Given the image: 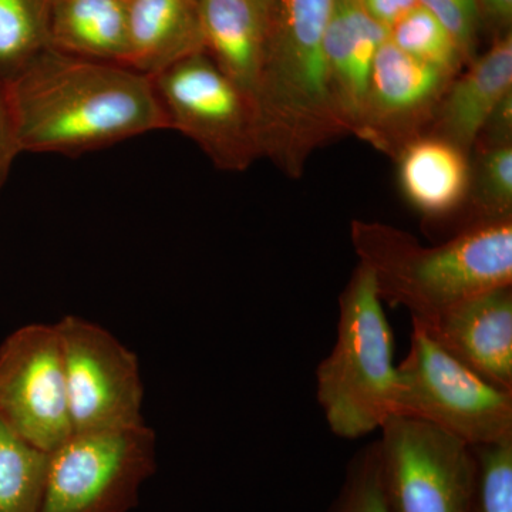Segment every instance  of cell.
I'll return each mask as SVG.
<instances>
[{
    "label": "cell",
    "mask_w": 512,
    "mask_h": 512,
    "mask_svg": "<svg viewBox=\"0 0 512 512\" xmlns=\"http://www.w3.org/2000/svg\"><path fill=\"white\" fill-rule=\"evenodd\" d=\"M0 420L47 453L72 436L56 323L23 326L0 345Z\"/></svg>",
    "instance_id": "10"
},
{
    "label": "cell",
    "mask_w": 512,
    "mask_h": 512,
    "mask_svg": "<svg viewBox=\"0 0 512 512\" xmlns=\"http://www.w3.org/2000/svg\"><path fill=\"white\" fill-rule=\"evenodd\" d=\"M50 453L0 420V512H37L45 491Z\"/></svg>",
    "instance_id": "19"
},
{
    "label": "cell",
    "mask_w": 512,
    "mask_h": 512,
    "mask_svg": "<svg viewBox=\"0 0 512 512\" xmlns=\"http://www.w3.org/2000/svg\"><path fill=\"white\" fill-rule=\"evenodd\" d=\"M512 93V33H500L483 55L451 80L429 133L471 156L485 121Z\"/></svg>",
    "instance_id": "13"
},
{
    "label": "cell",
    "mask_w": 512,
    "mask_h": 512,
    "mask_svg": "<svg viewBox=\"0 0 512 512\" xmlns=\"http://www.w3.org/2000/svg\"><path fill=\"white\" fill-rule=\"evenodd\" d=\"M420 326L458 362L512 392V286L467 299Z\"/></svg>",
    "instance_id": "12"
},
{
    "label": "cell",
    "mask_w": 512,
    "mask_h": 512,
    "mask_svg": "<svg viewBox=\"0 0 512 512\" xmlns=\"http://www.w3.org/2000/svg\"><path fill=\"white\" fill-rule=\"evenodd\" d=\"M470 158L439 137L417 138L396 157L404 197L426 217L454 214L466 204Z\"/></svg>",
    "instance_id": "17"
},
{
    "label": "cell",
    "mask_w": 512,
    "mask_h": 512,
    "mask_svg": "<svg viewBox=\"0 0 512 512\" xmlns=\"http://www.w3.org/2000/svg\"><path fill=\"white\" fill-rule=\"evenodd\" d=\"M477 5L481 19L490 20L501 33L511 30L512 0H477Z\"/></svg>",
    "instance_id": "29"
},
{
    "label": "cell",
    "mask_w": 512,
    "mask_h": 512,
    "mask_svg": "<svg viewBox=\"0 0 512 512\" xmlns=\"http://www.w3.org/2000/svg\"><path fill=\"white\" fill-rule=\"evenodd\" d=\"M20 154L80 156L168 130L147 74L49 49L5 84Z\"/></svg>",
    "instance_id": "1"
},
{
    "label": "cell",
    "mask_w": 512,
    "mask_h": 512,
    "mask_svg": "<svg viewBox=\"0 0 512 512\" xmlns=\"http://www.w3.org/2000/svg\"><path fill=\"white\" fill-rule=\"evenodd\" d=\"M128 3L130 0H50V49L127 66Z\"/></svg>",
    "instance_id": "18"
},
{
    "label": "cell",
    "mask_w": 512,
    "mask_h": 512,
    "mask_svg": "<svg viewBox=\"0 0 512 512\" xmlns=\"http://www.w3.org/2000/svg\"><path fill=\"white\" fill-rule=\"evenodd\" d=\"M200 52V0H130L128 67L153 76Z\"/></svg>",
    "instance_id": "16"
},
{
    "label": "cell",
    "mask_w": 512,
    "mask_h": 512,
    "mask_svg": "<svg viewBox=\"0 0 512 512\" xmlns=\"http://www.w3.org/2000/svg\"><path fill=\"white\" fill-rule=\"evenodd\" d=\"M394 414L433 424L470 447L512 437V392L458 362L417 323L397 365Z\"/></svg>",
    "instance_id": "5"
},
{
    "label": "cell",
    "mask_w": 512,
    "mask_h": 512,
    "mask_svg": "<svg viewBox=\"0 0 512 512\" xmlns=\"http://www.w3.org/2000/svg\"><path fill=\"white\" fill-rule=\"evenodd\" d=\"M200 12L205 55L254 100L268 47L272 3L200 0Z\"/></svg>",
    "instance_id": "15"
},
{
    "label": "cell",
    "mask_w": 512,
    "mask_h": 512,
    "mask_svg": "<svg viewBox=\"0 0 512 512\" xmlns=\"http://www.w3.org/2000/svg\"><path fill=\"white\" fill-rule=\"evenodd\" d=\"M148 77L168 130L191 138L218 170L242 173L262 157L254 100L204 52Z\"/></svg>",
    "instance_id": "6"
},
{
    "label": "cell",
    "mask_w": 512,
    "mask_h": 512,
    "mask_svg": "<svg viewBox=\"0 0 512 512\" xmlns=\"http://www.w3.org/2000/svg\"><path fill=\"white\" fill-rule=\"evenodd\" d=\"M466 204L473 214L467 225L512 218V146L477 150Z\"/></svg>",
    "instance_id": "21"
},
{
    "label": "cell",
    "mask_w": 512,
    "mask_h": 512,
    "mask_svg": "<svg viewBox=\"0 0 512 512\" xmlns=\"http://www.w3.org/2000/svg\"><path fill=\"white\" fill-rule=\"evenodd\" d=\"M49 12L50 0H0V82L50 49Z\"/></svg>",
    "instance_id": "20"
},
{
    "label": "cell",
    "mask_w": 512,
    "mask_h": 512,
    "mask_svg": "<svg viewBox=\"0 0 512 512\" xmlns=\"http://www.w3.org/2000/svg\"><path fill=\"white\" fill-rule=\"evenodd\" d=\"M471 450L474 480L470 512H512V437Z\"/></svg>",
    "instance_id": "23"
},
{
    "label": "cell",
    "mask_w": 512,
    "mask_h": 512,
    "mask_svg": "<svg viewBox=\"0 0 512 512\" xmlns=\"http://www.w3.org/2000/svg\"><path fill=\"white\" fill-rule=\"evenodd\" d=\"M501 146H512V93L495 107L474 144L476 150Z\"/></svg>",
    "instance_id": "26"
},
{
    "label": "cell",
    "mask_w": 512,
    "mask_h": 512,
    "mask_svg": "<svg viewBox=\"0 0 512 512\" xmlns=\"http://www.w3.org/2000/svg\"><path fill=\"white\" fill-rule=\"evenodd\" d=\"M19 154L12 114H10L8 93H6L5 83L0 82V192L8 183L13 163Z\"/></svg>",
    "instance_id": "27"
},
{
    "label": "cell",
    "mask_w": 512,
    "mask_h": 512,
    "mask_svg": "<svg viewBox=\"0 0 512 512\" xmlns=\"http://www.w3.org/2000/svg\"><path fill=\"white\" fill-rule=\"evenodd\" d=\"M389 30L370 18L357 0H335L325 33L333 100L349 134L355 133L369 90L373 64Z\"/></svg>",
    "instance_id": "14"
},
{
    "label": "cell",
    "mask_w": 512,
    "mask_h": 512,
    "mask_svg": "<svg viewBox=\"0 0 512 512\" xmlns=\"http://www.w3.org/2000/svg\"><path fill=\"white\" fill-rule=\"evenodd\" d=\"M377 468L389 512H470L473 450L433 424L406 416L384 421Z\"/></svg>",
    "instance_id": "8"
},
{
    "label": "cell",
    "mask_w": 512,
    "mask_h": 512,
    "mask_svg": "<svg viewBox=\"0 0 512 512\" xmlns=\"http://www.w3.org/2000/svg\"><path fill=\"white\" fill-rule=\"evenodd\" d=\"M156 434L133 429L73 433L50 453L37 512H128L156 471Z\"/></svg>",
    "instance_id": "7"
},
{
    "label": "cell",
    "mask_w": 512,
    "mask_h": 512,
    "mask_svg": "<svg viewBox=\"0 0 512 512\" xmlns=\"http://www.w3.org/2000/svg\"><path fill=\"white\" fill-rule=\"evenodd\" d=\"M350 241L380 299L407 309L420 325L481 293L512 286V218L467 225L434 247L392 225L353 220Z\"/></svg>",
    "instance_id": "3"
},
{
    "label": "cell",
    "mask_w": 512,
    "mask_h": 512,
    "mask_svg": "<svg viewBox=\"0 0 512 512\" xmlns=\"http://www.w3.org/2000/svg\"><path fill=\"white\" fill-rule=\"evenodd\" d=\"M56 326L73 433L144 426V389L134 352L79 316H66Z\"/></svg>",
    "instance_id": "9"
},
{
    "label": "cell",
    "mask_w": 512,
    "mask_h": 512,
    "mask_svg": "<svg viewBox=\"0 0 512 512\" xmlns=\"http://www.w3.org/2000/svg\"><path fill=\"white\" fill-rule=\"evenodd\" d=\"M330 512H389L380 487L375 443L350 461L345 483Z\"/></svg>",
    "instance_id": "24"
},
{
    "label": "cell",
    "mask_w": 512,
    "mask_h": 512,
    "mask_svg": "<svg viewBox=\"0 0 512 512\" xmlns=\"http://www.w3.org/2000/svg\"><path fill=\"white\" fill-rule=\"evenodd\" d=\"M335 0H274L255 90L262 157L298 180L319 148L349 134L330 90L325 33Z\"/></svg>",
    "instance_id": "2"
},
{
    "label": "cell",
    "mask_w": 512,
    "mask_h": 512,
    "mask_svg": "<svg viewBox=\"0 0 512 512\" xmlns=\"http://www.w3.org/2000/svg\"><path fill=\"white\" fill-rule=\"evenodd\" d=\"M394 336L369 269L357 264L339 296L335 345L316 370V396L330 431L362 439L394 414Z\"/></svg>",
    "instance_id": "4"
},
{
    "label": "cell",
    "mask_w": 512,
    "mask_h": 512,
    "mask_svg": "<svg viewBox=\"0 0 512 512\" xmlns=\"http://www.w3.org/2000/svg\"><path fill=\"white\" fill-rule=\"evenodd\" d=\"M419 5L439 20L470 63L481 22L477 0H419Z\"/></svg>",
    "instance_id": "25"
},
{
    "label": "cell",
    "mask_w": 512,
    "mask_h": 512,
    "mask_svg": "<svg viewBox=\"0 0 512 512\" xmlns=\"http://www.w3.org/2000/svg\"><path fill=\"white\" fill-rule=\"evenodd\" d=\"M370 18L387 30L419 6V0H357Z\"/></svg>",
    "instance_id": "28"
},
{
    "label": "cell",
    "mask_w": 512,
    "mask_h": 512,
    "mask_svg": "<svg viewBox=\"0 0 512 512\" xmlns=\"http://www.w3.org/2000/svg\"><path fill=\"white\" fill-rule=\"evenodd\" d=\"M269 3H272L274 5V0H268Z\"/></svg>",
    "instance_id": "30"
},
{
    "label": "cell",
    "mask_w": 512,
    "mask_h": 512,
    "mask_svg": "<svg viewBox=\"0 0 512 512\" xmlns=\"http://www.w3.org/2000/svg\"><path fill=\"white\" fill-rule=\"evenodd\" d=\"M389 40L402 52L457 76L468 62L460 47L426 9L417 6L389 29Z\"/></svg>",
    "instance_id": "22"
},
{
    "label": "cell",
    "mask_w": 512,
    "mask_h": 512,
    "mask_svg": "<svg viewBox=\"0 0 512 512\" xmlns=\"http://www.w3.org/2000/svg\"><path fill=\"white\" fill-rule=\"evenodd\" d=\"M454 77L414 59L387 39L373 64L365 107L353 136L396 160L407 144L429 133Z\"/></svg>",
    "instance_id": "11"
}]
</instances>
